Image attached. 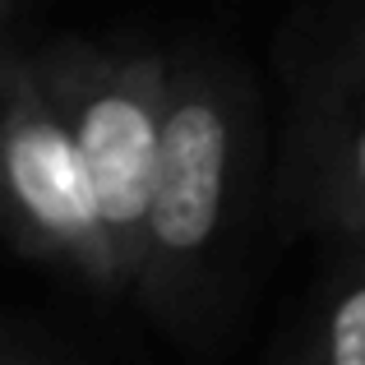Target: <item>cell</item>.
Wrapping results in <instances>:
<instances>
[{"label": "cell", "instance_id": "6da1fadb", "mask_svg": "<svg viewBox=\"0 0 365 365\" xmlns=\"http://www.w3.org/2000/svg\"><path fill=\"white\" fill-rule=\"evenodd\" d=\"M264 107L236 61L171 56V98L153 171L139 305L180 342H213L241 301L245 245L264 185Z\"/></svg>", "mask_w": 365, "mask_h": 365}, {"label": "cell", "instance_id": "7a4b0ae2", "mask_svg": "<svg viewBox=\"0 0 365 365\" xmlns=\"http://www.w3.org/2000/svg\"><path fill=\"white\" fill-rule=\"evenodd\" d=\"M33 61L61 120L79 143V158L93 176L102 217L111 227L134 292L153 171L167 125L171 61L143 46H102L83 37H56L37 46Z\"/></svg>", "mask_w": 365, "mask_h": 365}, {"label": "cell", "instance_id": "3957f363", "mask_svg": "<svg viewBox=\"0 0 365 365\" xmlns=\"http://www.w3.org/2000/svg\"><path fill=\"white\" fill-rule=\"evenodd\" d=\"M0 185L9 245L24 259L83 277L102 296H125L130 273L102 217L79 143L56 111L37 61L19 46H9L0 65Z\"/></svg>", "mask_w": 365, "mask_h": 365}, {"label": "cell", "instance_id": "277c9868", "mask_svg": "<svg viewBox=\"0 0 365 365\" xmlns=\"http://www.w3.org/2000/svg\"><path fill=\"white\" fill-rule=\"evenodd\" d=\"M277 199L296 227L333 245L365 236V24L305 74L282 143Z\"/></svg>", "mask_w": 365, "mask_h": 365}, {"label": "cell", "instance_id": "5b68a950", "mask_svg": "<svg viewBox=\"0 0 365 365\" xmlns=\"http://www.w3.org/2000/svg\"><path fill=\"white\" fill-rule=\"evenodd\" d=\"M347 255L324 287L305 356L324 365H365V236L342 241Z\"/></svg>", "mask_w": 365, "mask_h": 365}, {"label": "cell", "instance_id": "8992f818", "mask_svg": "<svg viewBox=\"0 0 365 365\" xmlns=\"http://www.w3.org/2000/svg\"><path fill=\"white\" fill-rule=\"evenodd\" d=\"M14 5H19V0H5V9H14Z\"/></svg>", "mask_w": 365, "mask_h": 365}]
</instances>
